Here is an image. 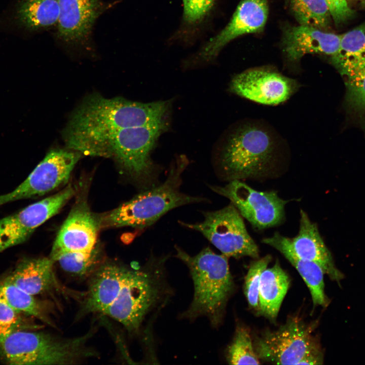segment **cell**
<instances>
[{
    "label": "cell",
    "mask_w": 365,
    "mask_h": 365,
    "mask_svg": "<svg viewBox=\"0 0 365 365\" xmlns=\"http://www.w3.org/2000/svg\"><path fill=\"white\" fill-rule=\"evenodd\" d=\"M166 101L141 103L122 97H86L71 115L63 131L68 148L91 156L108 158L110 141L121 129L165 121Z\"/></svg>",
    "instance_id": "1"
},
{
    "label": "cell",
    "mask_w": 365,
    "mask_h": 365,
    "mask_svg": "<svg viewBox=\"0 0 365 365\" xmlns=\"http://www.w3.org/2000/svg\"><path fill=\"white\" fill-rule=\"evenodd\" d=\"M284 139L268 124L256 120L240 122L228 135L223 147L221 166L231 180L264 174L274 162Z\"/></svg>",
    "instance_id": "2"
},
{
    "label": "cell",
    "mask_w": 365,
    "mask_h": 365,
    "mask_svg": "<svg viewBox=\"0 0 365 365\" xmlns=\"http://www.w3.org/2000/svg\"><path fill=\"white\" fill-rule=\"evenodd\" d=\"M188 162L181 157L171 166L165 180L135 196L100 218L101 227H130L143 229L153 225L171 209L207 199L180 190L182 174Z\"/></svg>",
    "instance_id": "3"
},
{
    "label": "cell",
    "mask_w": 365,
    "mask_h": 365,
    "mask_svg": "<svg viewBox=\"0 0 365 365\" xmlns=\"http://www.w3.org/2000/svg\"><path fill=\"white\" fill-rule=\"evenodd\" d=\"M94 331L73 338L20 330L0 340V357L9 364H73L98 353L88 345Z\"/></svg>",
    "instance_id": "4"
},
{
    "label": "cell",
    "mask_w": 365,
    "mask_h": 365,
    "mask_svg": "<svg viewBox=\"0 0 365 365\" xmlns=\"http://www.w3.org/2000/svg\"><path fill=\"white\" fill-rule=\"evenodd\" d=\"M175 248L176 257L189 268L194 285L193 301L184 316L190 319L206 316L212 325H217L233 288L228 258L208 247L194 256Z\"/></svg>",
    "instance_id": "5"
},
{
    "label": "cell",
    "mask_w": 365,
    "mask_h": 365,
    "mask_svg": "<svg viewBox=\"0 0 365 365\" xmlns=\"http://www.w3.org/2000/svg\"><path fill=\"white\" fill-rule=\"evenodd\" d=\"M163 260H150L141 270L128 269L118 295L103 313L121 323L129 332L137 331L162 294Z\"/></svg>",
    "instance_id": "6"
},
{
    "label": "cell",
    "mask_w": 365,
    "mask_h": 365,
    "mask_svg": "<svg viewBox=\"0 0 365 365\" xmlns=\"http://www.w3.org/2000/svg\"><path fill=\"white\" fill-rule=\"evenodd\" d=\"M167 127L165 121L121 129L110 141L108 158H113L130 176L152 185L157 171L151 154L159 137Z\"/></svg>",
    "instance_id": "7"
},
{
    "label": "cell",
    "mask_w": 365,
    "mask_h": 365,
    "mask_svg": "<svg viewBox=\"0 0 365 365\" xmlns=\"http://www.w3.org/2000/svg\"><path fill=\"white\" fill-rule=\"evenodd\" d=\"M313 325L291 317L278 330H267L253 343L260 359L275 364H298L307 354L321 351Z\"/></svg>",
    "instance_id": "8"
},
{
    "label": "cell",
    "mask_w": 365,
    "mask_h": 365,
    "mask_svg": "<svg viewBox=\"0 0 365 365\" xmlns=\"http://www.w3.org/2000/svg\"><path fill=\"white\" fill-rule=\"evenodd\" d=\"M203 214L204 219L202 222L189 224L179 222V224L200 232L228 258H258V247L248 233L240 214L233 204Z\"/></svg>",
    "instance_id": "9"
},
{
    "label": "cell",
    "mask_w": 365,
    "mask_h": 365,
    "mask_svg": "<svg viewBox=\"0 0 365 365\" xmlns=\"http://www.w3.org/2000/svg\"><path fill=\"white\" fill-rule=\"evenodd\" d=\"M210 189L231 201L240 215L259 229L276 226L283 220L288 201L280 198L275 191L260 192L239 179H233L225 186Z\"/></svg>",
    "instance_id": "10"
},
{
    "label": "cell",
    "mask_w": 365,
    "mask_h": 365,
    "mask_svg": "<svg viewBox=\"0 0 365 365\" xmlns=\"http://www.w3.org/2000/svg\"><path fill=\"white\" fill-rule=\"evenodd\" d=\"M80 154L62 149L50 151L24 181L13 191L0 195V206L43 195L66 182Z\"/></svg>",
    "instance_id": "11"
},
{
    "label": "cell",
    "mask_w": 365,
    "mask_h": 365,
    "mask_svg": "<svg viewBox=\"0 0 365 365\" xmlns=\"http://www.w3.org/2000/svg\"><path fill=\"white\" fill-rule=\"evenodd\" d=\"M75 194L71 186L21 211L0 220V252L25 241L34 230L56 214Z\"/></svg>",
    "instance_id": "12"
},
{
    "label": "cell",
    "mask_w": 365,
    "mask_h": 365,
    "mask_svg": "<svg viewBox=\"0 0 365 365\" xmlns=\"http://www.w3.org/2000/svg\"><path fill=\"white\" fill-rule=\"evenodd\" d=\"M298 83L278 71L259 67L246 70L235 75L230 84V91L260 104L275 105L295 93Z\"/></svg>",
    "instance_id": "13"
},
{
    "label": "cell",
    "mask_w": 365,
    "mask_h": 365,
    "mask_svg": "<svg viewBox=\"0 0 365 365\" xmlns=\"http://www.w3.org/2000/svg\"><path fill=\"white\" fill-rule=\"evenodd\" d=\"M100 218L81 202L70 211L56 236L50 254L54 262L69 252L91 251L96 246Z\"/></svg>",
    "instance_id": "14"
},
{
    "label": "cell",
    "mask_w": 365,
    "mask_h": 365,
    "mask_svg": "<svg viewBox=\"0 0 365 365\" xmlns=\"http://www.w3.org/2000/svg\"><path fill=\"white\" fill-rule=\"evenodd\" d=\"M106 7L101 0H59L57 36L65 45L85 46Z\"/></svg>",
    "instance_id": "15"
},
{
    "label": "cell",
    "mask_w": 365,
    "mask_h": 365,
    "mask_svg": "<svg viewBox=\"0 0 365 365\" xmlns=\"http://www.w3.org/2000/svg\"><path fill=\"white\" fill-rule=\"evenodd\" d=\"M268 15L267 0H242L229 23L204 47L199 54L200 58L210 61L233 39L245 34L262 31Z\"/></svg>",
    "instance_id": "16"
},
{
    "label": "cell",
    "mask_w": 365,
    "mask_h": 365,
    "mask_svg": "<svg viewBox=\"0 0 365 365\" xmlns=\"http://www.w3.org/2000/svg\"><path fill=\"white\" fill-rule=\"evenodd\" d=\"M341 34L325 32L306 25L288 28L284 32L283 49L287 59L299 61L308 54H322L332 57L340 47Z\"/></svg>",
    "instance_id": "17"
},
{
    "label": "cell",
    "mask_w": 365,
    "mask_h": 365,
    "mask_svg": "<svg viewBox=\"0 0 365 365\" xmlns=\"http://www.w3.org/2000/svg\"><path fill=\"white\" fill-rule=\"evenodd\" d=\"M288 241L297 256L317 264L331 280L340 284L344 278V274L335 266L316 224L312 223L302 210L300 211L299 233L294 238H288Z\"/></svg>",
    "instance_id": "18"
},
{
    "label": "cell",
    "mask_w": 365,
    "mask_h": 365,
    "mask_svg": "<svg viewBox=\"0 0 365 365\" xmlns=\"http://www.w3.org/2000/svg\"><path fill=\"white\" fill-rule=\"evenodd\" d=\"M128 270L115 264L100 265L93 273L80 313H103L118 295Z\"/></svg>",
    "instance_id": "19"
},
{
    "label": "cell",
    "mask_w": 365,
    "mask_h": 365,
    "mask_svg": "<svg viewBox=\"0 0 365 365\" xmlns=\"http://www.w3.org/2000/svg\"><path fill=\"white\" fill-rule=\"evenodd\" d=\"M50 257L24 258L6 278L20 289L34 296L60 288Z\"/></svg>",
    "instance_id": "20"
},
{
    "label": "cell",
    "mask_w": 365,
    "mask_h": 365,
    "mask_svg": "<svg viewBox=\"0 0 365 365\" xmlns=\"http://www.w3.org/2000/svg\"><path fill=\"white\" fill-rule=\"evenodd\" d=\"M262 242L278 250L295 267L310 290L314 306H327L328 299L325 294L323 280L324 273L319 265L297 256L290 246L288 238L278 233L263 239Z\"/></svg>",
    "instance_id": "21"
},
{
    "label": "cell",
    "mask_w": 365,
    "mask_h": 365,
    "mask_svg": "<svg viewBox=\"0 0 365 365\" xmlns=\"http://www.w3.org/2000/svg\"><path fill=\"white\" fill-rule=\"evenodd\" d=\"M290 284L287 274L278 261L261 274L259 291V313L270 319H275Z\"/></svg>",
    "instance_id": "22"
},
{
    "label": "cell",
    "mask_w": 365,
    "mask_h": 365,
    "mask_svg": "<svg viewBox=\"0 0 365 365\" xmlns=\"http://www.w3.org/2000/svg\"><path fill=\"white\" fill-rule=\"evenodd\" d=\"M331 61L344 77L365 66V24L341 34L338 51Z\"/></svg>",
    "instance_id": "23"
},
{
    "label": "cell",
    "mask_w": 365,
    "mask_h": 365,
    "mask_svg": "<svg viewBox=\"0 0 365 365\" xmlns=\"http://www.w3.org/2000/svg\"><path fill=\"white\" fill-rule=\"evenodd\" d=\"M59 15V0H20L15 16L20 26L36 31L56 25Z\"/></svg>",
    "instance_id": "24"
},
{
    "label": "cell",
    "mask_w": 365,
    "mask_h": 365,
    "mask_svg": "<svg viewBox=\"0 0 365 365\" xmlns=\"http://www.w3.org/2000/svg\"><path fill=\"white\" fill-rule=\"evenodd\" d=\"M0 297L17 311L33 316L52 327L56 325L51 317L52 305L36 299L6 278L0 282Z\"/></svg>",
    "instance_id": "25"
},
{
    "label": "cell",
    "mask_w": 365,
    "mask_h": 365,
    "mask_svg": "<svg viewBox=\"0 0 365 365\" xmlns=\"http://www.w3.org/2000/svg\"><path fill=\"white\" fill-rule=\"evenodd\" d=\"M291 12L300 25L327 28L331 15L326 0H289Z\"/></svg>",
    "instance_id": "26"
},
{
    "label": "cell",
    "mask_w": 365,
    "mask_h": 365,
    "mask_svg": "<svg viewBox=\"0 0 365 365\" xmlns=\"http://www.w3.org/2000/svg\"><path fill=\"white\" fill-rule=\"evenodd\" d=\"M345 107L360 120L365 117V66L345 77Z\"/></svg>",
    "instance_id": "27"
},
{
    "label": "cell",
    "mask_w": 365,
    "mask_h": 365,
    "mask_svg": "<svg viewBox=\"0 0 365 365\" xmlns=\"http://www.w3.org/2000/svg\"><path fill=\"white\" fill-rule=\"evenodd\" d=\"M101 260L100 251L96 245L91 251H75L65 253L56 261L65 271L79 276L94 272Z\"/></svg>",
    "instance_id": "28"
},
{
    "label": "cell",
    "mask_w": 365,
    "mask_h": 365,
    "mask_svg": "<svg viewBox=\"0 0 365 365\" xmlns=\"http://www.w3.org/2000/svg\"><path fill=\"white\" fill-rule=\"evenodd\" d=\"M248 330L238 326L227 351V360L231 364H259Z\"/></svg>",
    "instance_id": "29"
},
{
    "label": "cell",
    "mask_w": 365,
    "mask_h": 365,
    "mask_svg": "<svg viewBox=\"0 0 365 365\" xmlns=\"http://www.w3.org/2000/svg\"><path fill=\"white\" fill-rule=\"evenodd\" d=\"M22 313L0 297V340L17 331L34 330L41 327L25 318Z\"/></svg>",
    "instance_id": "30"
},
{
    "label": "cell",
    "mask_w": 365,
    "mask_h": 365,
    "mask_svg": "<svg viewBox=\"0 0 365 365\" xmlns=\"http://www.w3.org/2000/svg\"><path fill=\"white\" fill-rule=\"evenodd\" d=\"M271 257H265L251 263L245 278L244 293L249 306L259 312V291L261 275L271 260Z\"/></svg>",
    "instance_id": "31"
},
{
    "label": "cell",
    "mask_w": 365,
    "mask_h": 365,
    "mask_svg": "<svg viewBox=\"0 0 365 365\" xmlns=\"http://www.w3.org/2000/svg\"><path fill=\"white\" fill-rule=\"evenodd\" d=\"M214 0H183L184 20L193 25L202 21L211 9Z\"/></svg>",
    "instance_id": "32"
},
{
    "label": "cell",
    "mask_w": 365,
    "mask_h": 365,
    "mask_svg": "<svg viewBox=\"0 0 365 365\" xmlns=\"http://www.w3.org/2000/svg\"><path fill=\"white\" fill-rule=\"evenodd\" d=\"M331 17L334 22L340 23L352 16L353 12L348 6L347 0H326Z\"/></svg>",
    "instance_id": "33"
},
{
    "label": "cell",
    "mask_w": 365,
    "mask_h": 365,
    "mask_svg": "<svg viewBox=\"0 0 365 365\" xmlns=\"http://www.w3.org/2000/svg\"><path fill=\"white\" fill-rule=\"evenodd\" d=\"M323 356L321 350L307 354L301 359L298 364H323Z\"/></svg>",
    "instance_id": "34"
},
{
    "label": "cell",
    "mask_w": 365,
    "mask_h": 365,
    "mask_svg": "<svg viewBox=\"0 0 365 365\" xmlns=\"http://www.w3.org/2000/svg\"><path fill=\"white\" fill-rule=\"evenodd\" d=\"M364 3H365V0H364Z\"/></svg>",
    "instance_id": "35"
}]
</instances>
